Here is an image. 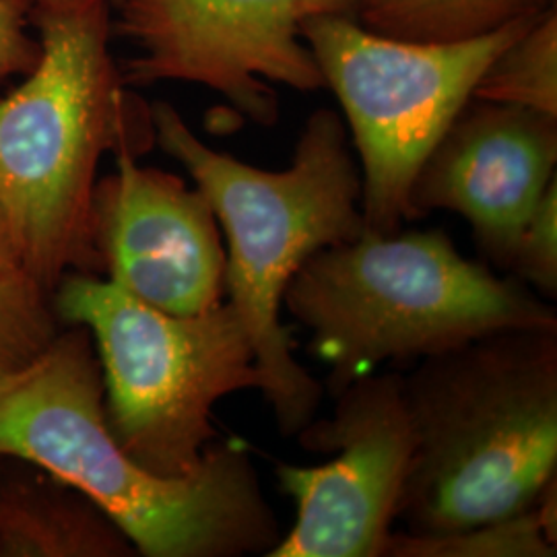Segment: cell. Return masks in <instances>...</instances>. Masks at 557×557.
I'll use <instances>...</instances> for the list:
<instances>
[{"mask_svg": "<svg viewBox=\"0 0 557 557\" xmlns=\"http://www.w3.org/2000/svg\"><path fill=\"white\" fill-rule=\"evenodd\" d=\"M0 458L38 467L91 499L137 556H267L283 537L242 440H215L184 478H160L120 448L96 347L79 324L2 391Z\"/></svg>", "mask_w": 557, "mask_h": 557, "instance_id": "6da1fadb", "label": "cell"}, {"mask_svg": "<svg viewBox=\"0 0 557 557\" xmlns=\"http://www.w3.org/2000/svg\"><path fill=\"white\" fill-rule=\"evenodd\" d=\"M32 23L40 59L0 100V211L20 271L52 294L69 273L100 275V160L145 156L156 126L110 54L108 0L36 2Z\"/></svg>", "mask_w": 557, "mask_h": 557, "instance_id": "7a4b0ae2", "label": "cell"}, {"mask_svg": "<svg viewBox=\"0 0 557 557\" xmlns=\"http://www.w3.org/2000/svg\"><path fill=\"white\" fill-rule=\"evenodd\" d=\"M151 116L156 145L195 180L227 239L225 294L252 341L278 434L296 438L317 418L322 384L294 358L278 320L285 289L319 250L368 232L347 126L320 108L304 124L294 163L267 172L205 145L168 101L151 103Z\"/></svg>", "mask_w": 557, "mask_h": 557, "instance_id": "3957f363", "label": "cell"}, {"mask_svg": "<svg viewBox=\"0 0 557 557\" xmlns=\"http://www.w3.org/2000/svg\"><path fill=\"white\" fill-rule=\"evenodd\" d=\"M416 434L405 533L442 535L529 510L557 471V326H508L403 376Z\"/></svg>", "mask_w": 557, "mask_h": 557, "instance_id": "277c9868", "label": "cell"}, {"mask_svg": "<svg viewBox=\"0 0 557 557\" xmlns=\"http://www.w3.org/2000/svg\"><path fill=\"white\" fill-rule=\"evenodd\" d=\"M283 306L310 331L335 397L382 361L423 359L508 326H557L520 278L465 259L442 230L366 232L301 264Z\"/></svg>", "mask_w": 557, "mask_h": 557, "instance_id": "5b68a950", "label": "cell"}, {"mask_svg": "<svg viewBox=\"0 0 557 557\" xmlns=\"http://www.w3.org/2000/svg\"><path fill=\"white\" fill-rule=\"evenodd\" d=\"M57 319L91 335L106 421L120 448L160 478L197 471L215 403L262 386L252 341L230 301L174 317L100 275L69 273L52 292Z\"/></svg>", "mask_w": 557, "mask_h": 557, "instance_id": "8992f818", "label": "cell"}, {"mask_svg": "<svg viewBox=\"0 0 557 557\" xmlns=\"http://www.w3.org/2000/svg\"><path fill=\"white\" fill-rule=\"evenodd\" d=\"M541 15L462 41L397 40L345 13L301 23V38L351 131L368 232L386 236L418 220L409 190L419 165L473 98L487 66Z\"/></svg>", "mask_w": 557, "mask_h": 557, "instance_id": "52a82bcc", "label": "cell"}, {"mask_svg": "<svg viewBox=\"0 0 557 557\" xmlns=\"http://www.w3.org/2000/svg\"><path fill=\"white\" fill-rule=\"evenodd\" d=\"M112 32L137 48L120 66L131 85L184 81L221 94L246 119L271 126L278 100L269 83L324 89L301 23L356 13L359 0H108Z\"/></svg>", "mask_w": 557, "mask_h": 557, "instance_id": "ba28073f", "label": "cell"}, {"mask_svg": "<svg viewBox=\"0 0 557 557\" xmlns=\"http://www.w3.org/2000/svg\"><path fill=\"white\" fill-rule=\"evenodd\" d=\"M329 419L298 432L310 453H335L312 469L278 465L296 522L269 557H384L411 471L416 434L403 376L368 374L335 395Z\"/></svg>", "mask_w": 557, "mask_h": 557, "instance_id": "9c48e42d", "label": "cell"}, {"mask_svg": "<svg viewBox=\"0 0 557 557\" xmlns=\"http://www.w3.org/2000/svg\"><path fill=\"white\" fill-rule=\"evenodd\" d=\"M116 172L98 180L94 234L101 273L124 294L195 317L225 296L227 257L218 218L199 188L119 153Z\"/></svg>", "mask_w": 557, "mask_h": 557, "instance_id": "30bf717a", "label": "cell"}, {"mask_svg": "<svg viewBox=\"0 0 557 557\" xmlns=\"http://www.w3.org/2000/svg\"><path fill=\"white\" fill-rule=\"evenodd\" d=\"M556 163L557 116L471 98L419 165L409 205L418 220L438 209L462 215L479 252L508 271Z\"/></svg>", "mask_w": 557, "mask_h": 557, "instance_id": "8fae6325", "label": "cell"}, {"mask_svg": "<svg viewBox=\"0 0 557 557\" xmlns=\"http://www.w3.org/2000/svg\"><path fill=\"white\" fill-rule=\"evenodd\" d=\"M38 471L27 475L0 467V557L137 556L91 499Z\"/></svg>", "mask_w": 557, "mask_h": 557, "instance_id": "7c38bea8", "label": "cell"}, {"mask_svg": "<svg viewBox=\"0 0 557 557\" xmlns=\"http://www.w3.org/2000/svg\"><path fill=\"white\" fill-rule=\"evenodd\" d=\"M556 0H359L361 27L409 41H462L535 17Z\"/></svg>", "mask_w": 557, "mask_h": 557, "instance_id": "4fadbf2b", "label": "cell"}, {"mask_svg": "<svg viewBox=\"0 0 557 557\" xmlns=\"http://www.w3.org/2000/svg\"><path fill=\"white\" fill-rule=\"evenodd\" d=\"M556 492L557 479L552 478L529 510L473 529L442 535L393 533L384 557H554Z\"/></svg>", "mask_w": 557, "mask_h": 557, "instance_id": "5bb4252c", "label": "cell"}, {"mask_svg": "<svg viewBox=\"0 0 557 557\" xmlns=\"http://www.w3.org/2000/svg\"><path fill=\"white\" fill-rule=\"evenodd\" d=\"M473 98L557 116V13L547 9L481 75Z\"/></svg>", "mask_w": 557, "mask_h": 557, "instance_id": "9a60e30c", "label": "cell"}, {"mask_svg": "<svg viewBox=\"0 0 557 557\" xmlns=\"http://www.w3.org/2000/svg\"><path fill=\"white\" fill-rule=\"evenodd\" d=\"M59 335L48 294L23 271L0 275V395Z\"/></svg>", "mask_w": 557, "mask_h": 557, "instance_id": "2e32d148", "label": "cell"}, {"mask_svg": "<svg viewBox=\"0 0 557 557\" xmlns=\"http://www.w3.org/2000/svg\"><path fill=\"white\" fill-rule=\"evenodd\" d=\"M510 273L535 289L539 296L554 301L557 296V182L539 200L531 220L520 232Z\"/></svg>", "mask_w": 557, "mask_h": 557, "instance_id": "e0dca14e", "label": "cell"}, {"mask_svg": "<svg viewBox=\"0 0 557 557\" xmlns=\"http://www.w3.org/2000/svg\"><path fill=\"white\" fill-rule=\"evenodd\" d=\"M34 0H0V83L25 77L40 59L38 36H32Z\"/></svg>", "mask_w": 557, "mask_h": 557, "instance_id": "ac0fdd59", "label": "cell"}, {"mask_svg": "<svg viewBox=\"0 0 557 557\" xmlns=\"http://www.w3.org/2000/svg\"><path fill=\"white\" fill-rule=\"evenodd\" d=\"M17 269H20V264L15 257V248H13V242L9 236L2 211H0V275L9 273V271H17Z\"/></svg>", "mask_w": 557, "mask_h": 557, "instance_id": "d6986e66", "label": "cell"}, {"mask_svg": "<svg viewBox=\"0 0 557 557\" xmlns=\"http://www.w3.org/2000/svg\"><path fill=\"white\" fill-rule=\"evenodd\" d=\"M36 2H52V0H34V4H36Z\"/></svg>", "mask_w": 557, "mask_h": 557, "instance_id": "ffe728a7", "label": "cell"}]
</instances>
